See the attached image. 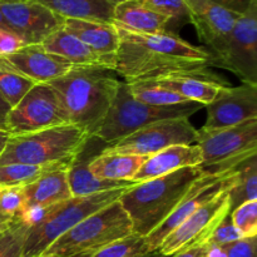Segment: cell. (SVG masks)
<instances>
[{
    "label": "cell",
    "mask_w": 257,
    "mask_h": 257,
    "mask_svg": "<svg viewBox=\"0 0 257 257\" xmlns=\"http://www.w3.org/2000/svg\"><path fill=\"white\" fill-rule=\"evenodd\" d=\"M117 29L119 47L115 53L114 72L127 83L212 67L210 52L171 32L140 34L118 27Z\"/></svg>",
    "instance_id": "cell-1"
},
{
    "label": "cell",
    "mask_w": 257,
    "mask_h": 257,
    "mask_svg": "<svg viewBox=\"0 0 257 257\" xmlns=\"http://www.w3.org/2000/svg\"><path fill=\"white\" fill-rule=\"evenodd\" d=\"M104 67H73L67 74L47 83L57 95L68 124L92 137L100 127L117 95L120 80Z\"/></svg>",
    "instance_id": "cell-2"
},
{
    "label": "cell",
    "mask_w": 257,
    "mask_h": 257,
    "mask_svg": "<svg viewBox=\"0 0 257 257\" xmlns=\"http://www.w3.org/2000/svg\"><path fill=\"white\" fill-rule=\"evenodd\" d=\"M206 175L200 166L135 183L119 197L123 210L132 223L133 235L147 237L182 201L193 182Z\"/></svg>",
    "instance_id": "cell-3"
},
{
    "label": "cell",
    "mask_w": 257,
    "mask_h": 257,
    "mask_svg": "<svg viewBox=\"0 0 257 257\" xmlns=\"http://www.w3.org/2000/svg\"><path fill=\"white\" fill-rule=\"evenodd\" d=\"M88 133L73 124H60L37 132L10 136L0 155L3 165L69 167L87 143Z\"/></svg>",
    "instance_id": "cell-4"
},
{
    "label": "cell",
    "mask_w": 257,
    "mask_h": 257,
    "mask_svg": "<svg viewBox=\"0 0 257 257\" xmlns=\"http://www.w3.org/2000/svg\"><path fill=\"white\" fill-rule=\"evenodd\" d=\"M131 235H133L132 223L118 200L60 236L42 255L90 257L110 243Z\"/></svg>",
    "instance_id": "cell-5"
},
{
    "label": "cell",
    "mask_w": 257,
    "mask_h": 257,
    "mask_svg": "<svg viewBox=\"0 0 257 257\" xmlns=\"http://www.w3.org/2000/svg\"><path fill=\"white\" fill-rule=\"evenodd\" d=\"M125 188L104 191L83 197H72L45 211L44 216L29 227L22 257H38L54 241L93 213L119 200Z\"/></svg>",
    "instance_id": "cell-6"
},
{
    "label": "cell",
    "mask_w": 257,
    "mask_h": 257,
    "mask_svg": "<svg viewBox=\"0 0 257 257\" xmlns=\"http://www.w3.org/2000/svg\"><path fill=\"white\" fill-rule=\"evenodd\" d=\"M202 105L195 102H186L168 107H153L145 104L132 97L127 82H120L110 109L108 110L100 127L92 137L104 145L117 142L140 128L163 119L190 118Z\"/></svg>",
    "instance_id": "cell-7"
},
{
    "label": "cell",
    "mask_w": 257,
    "mask_h": 257,
    "mask_svg": "<svg viewBox=\"0 0 257 257\" xmlns=\"http://www.w3.org/2000/svg\"><path fill=\"white\" fill-rule=\"evenodd\" d=\"M196 145L202 152L200 168L215 175L233 170L257 152V118L235 127L198 130Z\"/></svg>",
    "instance_id": "cell-8"
},
{
    "label": "cell",
    "mask_w": 257,
    "mask_h": 257,
    "mask_svg": "<svg viewBox=\"0 0 257 257\" xmlns=\"http://www.w3.org/2000/svg\"><path fill=\"white\" fill-rule=\"evenodd\" d=\"M212 67L230 70L242 83L257 85V3L237 18L221 49L212 55Z\"/></svg>",
    "instance_id": "cell-9"
},
{
    "label": "cell",
    "mask_w": 257,
    "mask_h": 257,
    "mask_svg": "<svg viewBox=\"0 0 257 257\" xmlns=\"http://www.w3.org/2000/svg\"><path fill=\"white\" fill-rule=\"evenodd\" d=\"M198 130L188 118L163 119L140 128L117 142L105 145L102 152L148 157L172 146L196 145Z\"/></svg>",
    "instance_id": "cell-10"
},
{
    "label": "cell",
    "mask_w": 257,
    "mask_h": 257,
    "mask_svg": "<svg viewBox=\"0 0 257 257\" xmlns=\"http://www.w3.org/2000/svg\"><path fill=\"white\" fill-rule=\"evenodd\" d=\"M68 124L57 95L47 83H37L18 104L10 108L5 131L10 136L25 135Z\"/></svg>",
    "instance_id": "cell-11"
},
{
    "label": "cell",
    "mask_w": 257,
    "mask_h": 257,
    "mask_svg": "<svg viewBox=\"0 0 257 257\" xmlns=\"http://www.w3.org/2000/svg\"><path fill=\"white\" fill-rule=\"evenodd\" d=\"M232 185L203 203L187 220L172 231L161 243L158 252L168 257L192 246L206 245L213 230L231 213L230 188Z\"/></svg>",
    "instance_id": "cell-12"
},
{
    "label": "cell",
    "mask_w": 257,
    "mask_h": 257,
    "mask_svg": "<svg viewBox=\"0 0 257 257\" xmlns=\"http://www.w3.org/2000/svg\"><path fill=\"white\" fill-rule=\"evenodd\" d=\"M236 168L223 173H215V175L206 173L196 182H193V185L191 186L182 201L178 203L175 211L155 231H152L147 237H145L148 252L158 251L163 240L172 231H175L183 221L187 220L197 208H200L203 203L215 197L226 187L232 185L235 181Z\"/></svg>",
    "instance_id": "cell-13"
},
{
    "label": "cell",
    "mask_w": 257,
    "mask_h": 257,
    "mask_svg": "<svg viewBox=\"0 0 257 257\" xmlns=\"http://www.w3.org/2000/svg\"><path fill=\"white\" fill-rule=\"evenodd\" d=\"M0 12L10 30L25 45L42 44L45 38L64 25V18L33 0L0 3Z\"/></svg>",
    "instance_id": "cell-14"
},
{
    "label": "cell",
    "mask_w": 257,
    "mask_h": 257,
    "mask_svg": "<svg viewBox=\"0 0 257 257\" xmlns=\"http://www.w3.org/2000/svg\"><path fill=\"white\" fill-rule=\"evenodd\" d=\"M207 119L203 130L235 127L257 118V85L242 83L237 87L225 85L215 99L206 105Z\"/></svg>",
    "instance_id": "cell-15"
},
{
    "label": "cell",
    "mask_w": 257,
    "mask_h": 257,
    "mask_svg": "<svg viewBox=\"0 0 257 257\" xmlns=\"http://www.w3.org/2000/svg\"><path fill=\"white\" fill-rule=\"evenodd\" d=\"M0 63L35 83H49L67 74L74 65L50 54L40 44H29L9 54H0Z\"/></svg>",
    "instance_id": "cell-16"
},
{
    "label": "cell",
    "mask_w": 257,
    "mask_h": 257,
    "mask_svg": "<svg viewBox=\"0 0 257 257\" xmlns=\"http://www.w3.org/2000/svg\"><path fill=\"white\" fill-rule=\"evenodd\" d=\"M188 10V19L196 28L198 39L205 49L215 55L232 30L240 17L210 0H183Z\"/></svg>",
    "instance_id": "cell-17"
},
{
    "label": "cell",
    "mask_w": 257,
    "mask_h": 257,
    "mask_svg": "<svg viewBox=\"0 0 257 257\" xmlns=\"http://www.w3.org/2000/svg\"><path fill=\"white\" fill-rule=\"evenodd\" d=\"M221 79L222 78L215 73L205 69L197 72L173 73L150 79V82L177 93L187 102H195L206 107L215 99L221 88L227 85L225 80Z\"/></svg>",
    "instance_id": "cell-18"
},
{
    "label": "cell",
    "mask_w": 257,
    "mask_h": 257,
    "mask_svg": "<svg viewBox=\"0 0 257 257\" xmlns=\"http://www.w3.org/2000/svg\"><path fill=\"white\" fill-rule=\"evenodd\" d=\"M100 141L97 138L89 137L83 150L75 156L73 162L70 163L67 170L68 183H69L70 192L73 197H83L90 196L94 193L104 192V191L118 190V188L131 187L135 182L128 181H108L100 180L95 177L89 171V162L94 156L99 155L102 151L98 152L97 147Z\"/></svg>",
    "instance_id": "cell-19"
},
{
    "label": "cell",
    "mask_w": 257,
    "mask_h": 257,
    "mask_svg": "<svg viewBox=\"0 0 257 257\" xmlns=\"http://www.w3.org/2000/svg\"><path fill=\"white\" fill-rule=\"evenodd\" d=\"M202 162V152L197 145L172 146L151 155L136 173L132 182L140 183L161 177L186 167H196Z\"/></svg>",
    "instance_id": "cell-20"
},
{
    "label": "cell",
    "mask_w": 257,
    "mask_h": 257,
    "mask_svg": "<svg viewBox=\"0 0 257 257\" xmlns=\"http://www.w3.org/2000/svg\"><path fill=\"white\" fill-rule=\"evenodd\" d=\"M67 170L68 167L48 170L32 183L22 187L25 202L24 211L29 208H49L72 198Z\"/></svg>",
    "instance_id": "cell-21"
},
{
    "label": "cell",
    "mask_w": 257,
    "mask_h": 257,
    "mask_svg": "<svg viewBox=\"0 0 257 257\" xmlns=\"http://www.w3.org/2000/svg\"><path fill=\"white\" fill-rule=\"evenodd\" d=\"M43 49L67 60L74 67H104L114 70L115 63L102 57L69 32L60 28L45 38Z\"/></svg>",
    "instance_id": "cell-22"
},
{
    "label": "cell",
    "mask_w": 257,
    "mask_h": 257,
    "mask_svg": "<svg viewBox=\"0 0 257 257\" xmlns=\"http://www.w3.org/2000/svg\"><path fill=\"white\" fill-rule=\"evenodd\" d=\"M63 28L82 40L95 53L115 63V53L119 47V35L117 27L113 23L99 20L65 19Z\"/></svg>",
    "instance_id": "cell-23"
},
{
    "label": "cell",
    "mask_w": 257,
    "mask_h": 257,
    "mask_svg": "<svg viewBox=\"0 0 257 257\" xmlns=\"http://www.w3.org/2000/svg\"><path fill=\"white\" fill-rule=\"evenodd\" d=\"M170 18L150 9L142 0H128L114 5L113 24L140 34H158L167 32Z\"/></svg>",
    "instance_id": "cell-24"
},
{
    "label": "cell",
    "mask_w": 257,
    "mask_h": 257,
    "mask_svg": "<svg viewBox=\"0 0 257 257\" xmlns=\"http://www.w3.org/2000/svg\"><path fill=\"white\" fill-rule=\"evenodd\" d=\"M64 19L99 20L113 23L114 4L108 0H33Z\"/></svg>",
    "instance_id": "cell-25"
},
{
    "label": "cell",
    "mask_w": 257,
    "mask_h": 257,
    "mask_svg": "<svg viewBox=\"0 0 257 257\" xmlns=\"http://www.w3.org/2000/svg\"><path fill=\"white\" fill-rule=\"evenodd\" d=\"M146 158L145 156L100 152L89 162V171L100 180L132 182Z\"/></svg>",
    "instance_id": "cell-26"
},
{
    "label": "cell",
    "mask_w": 257,
    "mask_h": 257,
    "mask_svg": "<svg viewBox=\"0 0 257 257\" xmlns=\"http://www.w3.org/2000/svg\"><path fill=\"white\" fill-rule=\"evenodd\" d=\"M257 200V156H251L236 168L235 182L230 188L231 211L242 203Z\"/></svg>",
    "instance_id": "cell-27"
},
{
    "label": "cell",
    "mask_w": 257,
    "mask_h": 257,
    "mask_svg": "<svg viewBox=\"0 0 257 257\" xmlns=\"http://www.w3.org/2000/svg\"><path fill=\"white\" fill-rule=\"evenodd\" d=\"M127 84L135 99L153 107H168V105H177L187 102L177 93L160 87L150 80H137Z\"/></svg>",
    "instance_id": "cell-28"
},
{
    "label": "cell",
    "mask_w": 257,
    "mask_h": 257,
    "mask_svg": "<svg viewBox=\"0 0 257 257\" xmlns=\"http://www.w3.org/2000/svg\"><path fill=\"white\" fill-rule=\"evenodd\" d=\"M58 167H64V166L44 167V166L19 165V163L3 165L0 166V188L24 187L37 180L45 171Z\"/></svg>",
    "instance_id": "cell-29"
},
{
    "label": "cell",
    "mask_w": 257,
    "mask_h": 257,
    "mask_svg": "<svg viewBox=\"0 0 257 257\" xmlns=\"http://www.w3.org/2000/svg\"><path fill=\"white\" fill-rule=\"evenodd\" d=\"M37 84L33 80L18 74L14 70L0 63V94L10 108L19 103V100Z\"/></svg>",
    "instance_id": "cell-30"
},
{
    "label": "cell",
    "mask_w": 257,
    "mask_h": 257,
    "mask_svg": "<svg viewBox=\"0 0 257 257\" xmlns=\"http://www.w3.org/2000/svg\"><path fill=\"white\" fill-rule=\"evenodd\" d=\"M25 202L22 187L0 188V225L9 226L23 220Z\"/></svg>",
    "instance_id": "cell-31"
},
{
    "label": "cell",
    "mask_w": 257,
    "mask_h": 257,
    "mask_svg": "<svg viewBox=\"0 0 257 257\" xmlns=\"http://www.w3.org/2000/svg\"><path fill=\"white\" fill-rule=\"evenodd\" d=\"M257 237L242 238L225 245H205L201 257H256Z\"/></svg>",
    "instance_id": "cell-32"
},
{
    "label": "cell",
    "mask_w": 257,
    "mask_h": 257,
    "mask_svg": "<svg viewBox=\"0 0 257 257\" xmlns=\"http://www.w3.org/2000/svg\"><path fill=\"white\" fill-rule=\"evenodd\" d=\"M145 253H148L145 238L131 235L123 240L110 243L90 257H136Z\"/></svg>",
    "instance_id": "cell-33"
},
{
    "label": "cell",
    "mask_w": 257,
    "mask_h": 257,
    "mask_svg": "<svg viewBox=\"0 0 257 257\" xmlns=\"http://www.w3.org/2000/svg\"><path fill=\"white\" fill-rule=\"evenodd\" d=\"M28 230L23 221L12 223L0 237V257H22Z\"/></svg>",
    "instance_id": "cell-34"
},
{
    "label": "cell",
    "mask_w": 257,
    "mask_h": 257,
    "mask_svg": "<svg viewBox=\"0 0 257 257\" xmlns=\"http://www.w3.org/2000/svg\"><path fill=\"white\" fill-rule=\"evenodd\" d=\"M233 226L243 238L257 237V200L242 203L230 213Z\"/></svg>",
    "instance_id": "cell-35"
},
{
    "label": "cell",
    "mask_w": 257,
    "mask_h": 257,
    "mask_svg": "<svg viewBox=\"0 0 257 257\" xmlns=\"http://www.w3.org/2000/svg\"><path fill=\"white\" fill-rule=\"evenodd\" d=\"M142 3L170 20L188 19V10L183 0H142Z\"/></svg>",
    "instance_id": "cell-36"
},
{
    "label": "cell",
    "mask_w": 257,
    "mask_h": 257,
    "mask_svg": "<svg viewBox=\"0 0 257 257\" xmlns=\"http://www.w3.org/2000/svg\"><path fill=\"white\" fill-rule=\"evenodd\" d=\"M243 236L241 235L240 231L233 226L231 221L230 215L223 218L220 225L213 230L211 233L210 238L207 240L206 245H225V243L236 242V241L242 240Z\"/></svg>",
    "instance_id": "cell-37"
},
{
    "label": "cell",
    "mask_w": 257,
    "mask_h": 257,
    "mask_svg": "<svg viewBox=\"0 0 257 257\" xmlns=\"http://www.w3.org/2000/svg\"><path fill=\"white\" fill-rule=\"evenodd\" d=\"M24 45L23 40L17 34L0 29V54H9Z\"/></svg>",
    "instance_id": "cell-38"
},
{
    "label": "cell",
    "mask_w": 257,
    "mask_h": 257,
    "mask_svg": "<svg viewBox=\"0 0 257 257\" xmlns=\"http://www.w3.org/2000/svg\"><path fill=\"white\" fill-rule=\"evenodd\" d=\"M230 12L236 13L238 15H242L250 10L253 4H256L257 0H210Z\"/></svg>",
    "instance_id": "cell-39"
},
{
    "label": "cell",
    "mask_w": 257,
    "mask_h": 257,
    "mask_svg": "<svg viewBox=\"0 0 257 257\" xmlns=\"http://www.w3.org/2000/svg\"><path fill=\"white\" fill-rule=\"evenodd\" d=\"M203 250H205V245H196L192 246V247L185 248V250L168 257H201L203 253Z\"/></svg>",
    "instance_id": "cell-40"
},
{
    "label": "cell",
    "mask_w": 257,
    "mask_h": 257,
    "mask_svg": "<svg viewBox=\"0 0 257 257\" xmlns=\"http://www.w3.org/2000/svg\"><path fill=\"white\" fill-rule=\"evenodd\" d=\"M9 104L5 102L3 95L0 94V130H5V119H7V115L9 113Z\"/></svg>",
    "instance_id": "cell-41"
},
{
    "label": "cell",
    "mask_w": 257,
    "mask_h": 257,
    "mask_svg": "<svg viewBox=\"0 0 257 257\" xmlns=\"http://www.w3.org/2000/svg\"><path fill=\"white\" fill-rule=\"evenodd\" d=\"M9 137H10V135L7 132V131L0 130V155H2V152L4 151L5 145H7Z\"/></svg>",
    "instance_id": "cell-42"
},
{
    "label": "cell",
    "mask_w": 257,
    "mask_h": 257,
    "mask_svg": "<svg viewBox=\"0 0 257 257\" xmlns=\"http://www.w3.org/2000/svg\"><path fill=\"white\" fill-rule=\"evenodd\" d=\"M0 29L7 30V32H12V30H10V28H9V25H8L7 22H5V19H4V17H3L2 12H0ZM14 34H15V33H14Z\"/></svg>",
    "instance_id": "cell-43"
},
{
    "label": "cell",
    "mask_w": 257,
    "mask_h": 257,
    "mask_svg": "<svg viewBox=\"0 0 257 257\" xmlns=\"http://www.w3.org/2000/svg\"><path fill=\"white\" fill-rule=\"evenodd\" d=\"M136 257H165L161 255L158 251H155V252H148V253H145V255H140V256H136Z\"/></svg>",
    "instance_id": "cell-44"
},
{
    "label": "cell",
    "mask_w": 257,
    "mask_h": 257,
    "mask_svg": "<svg viewBox=\"0 0 257 257\" xmlns=\"http://www.w3.org/2000/svg\"><path fill=\"white\" fill-rule=\"evenodd\" d=\"M10 226V225H9ZM9 226H5V225H0V237H2V235L3 233L5 232V231H7V228L9 227Z\"/></svg>",
    "instance_id": "cell-45"
},
{
    "label": "cell",
    "mask_w": 257,
    "mask_h": 257,
    "mask_svg": "<svg viewBox=\"0 0 257 257\" xmlns=\"http://www.w3.org/2000/svg\"><path fill=\"white\" fill-rule=\"evenodd\" d=\"M108 2H110L112 4H119V3H123V2H128V0H108Z\"/></svg>",
    "instance_id": "cell-46"
},
{
    "label": "cell",
    "mask_w": 257,
    "mask_h": 257,
    "mask_svg": "<svg viewBox=\"0 0 257 257\" xmlns=\"http://www.w3.org/2000/svg\"><path fill=\"white\" fill-rule=\"evenodd\" d=\"M10 2H19V0H0V3H10Z\"/></svg>",
    "instance_id": "cell-47"
},
{
    "label": "cell",
    "mask_w": 257,
    "mask_h": 257,
    "mask_svg": "<svg viewBox=\"0 0 257 257\" xmlns=\"http://www.w3.org/2000/svg\"><path fill=\"white\" fill-rule=\"evenodd\" d=\"M38 257H54V256H48V255H40V256H38Z\"/></svg>",
    "instance_id": "cell-48"
}]
</instances>
